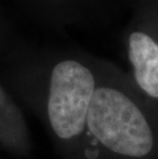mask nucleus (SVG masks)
<instances>
[{"label":"nucleus","instance_id":"obj_1","mask_svg":"<svg viewBox=\"0 0 158 159\" xmlns=\"http://www.w3.org/2000/svg\"><path fill=\"white\" fill-rule=\"evenodd\" d=\"M86 126L101 144L117 154L146 156L153 147L147 119L129 98L111 87L96 89Z\"/></svg>","mask_w":158,"mask_h":159},{"label":"nucleus","instance_id":"obj_2","mask_svg":"<svg viewBox=\"0 0 158 159\" xmlns=\"http://www.w3.org/2000/svg\"><path fill=\"white\" fill-rule=\"evenodd\" d=\"M95 76L76 60L60 61L49 74L47 114L50 126L60 139L77 137L86 126Z\"/></svg>","mask_w":158,"mask_h":159},{"label":"nucleus","instance_id":"obj_3","mask_svg":"<svg viewBox=\"0 0 158 159\" xmlns=\"http://www.w3.org/2000/svg\"><path fill=\"white\" fill-rule=\"evenodd\" d=\"M129 47L138 84L150 97L158 98V43L145 33L133 32Z\"/></svg>","mask_w":158,"mask_h":159},{"label":"nucleus","instance_id":"obj_4","mask_svg":"<svg viewBox=\"0 0 158 159\" xmlns=\"http://www.w3.org/2000/svg\"><path fill=\"white\" fill-rule=\"evenodd\" d=\"M21 7L24 12L28 13L32 18H44L52 16L56 12V9L62 4L64 0H13ZM66 3L67 0H66Z\"/></svg>","mask_w":158,"mask_h":159},{"label":"nucleus","instance_id":"obj_5","mask_svg":"<svg viewBox=\"0 0 158 159\" xmlns=\"http://www.w3.org/2000/svg\"><path fill=\"white\" fill-rule=\"evenodd\" d=\"M7 37H8L7 22H6L4 16H3L2 12L0 11V46L4 45Z\"/></svg>","mask_w":158,"mask_h":159}]
</instances>
